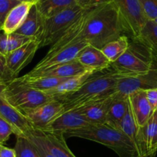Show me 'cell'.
Instances as JSON below:
<instances>
[{
  "mask_svg": "<svg viewBox=\"0 0 157 157\" xmlns=\"http://www.w3.org/2000/svg\"><path fill=\"white\" fill-rule=\"evenodd\" d=\"M124 32L119 13L110 0L88 7L75 22L51 46L46 55H52L80 42L102 49Z\"/></svg>",
  "mask_w": 157,
  "mask_h": 157,
  "instance_id": "cell-1",
  "label": "cell"
},
{
  "mask_svg": "<svg viewBox=\"0 0 157 157\" xmlns=\"http://www.w3.org/2000/svg\"><path fill=\"white\" fill-rule=\"evenodd\" d=\"M93 75L76 91L57 99L63 102V113L82 108L92 102L109 97L115 93L118 79L124 76L114 70L96 76Z\"/></svg>",
  "mask_w": 157,
  "mask_h": 157,
  "instance_id": "cell-2",
  "label": "cell"
},
{
  "mask_svg": "<svg viewBox=\"0 0 157 157\" xmlns=\"http://www.w3.org/2000/svg\"><path fill=\"white\" fill-rule=\"evenodd\" d=\"M66 137H78L96 142L114 151L120 157H139L131 140L120 129L106 124L90 125L82 129L65 132Z\"/></svg>",
  "mask_w": 157,
  "mask_h": 157,
  "instance_id": "cell-3",
  "label": "cell"
},
{
  "mask_svg": "<svg viewBox=\"0 0 157 157\" xmlns=\"http://www.w3.org/2000/svg\"><path fill=\"white\" fill-rule=\"evenodd\" d=\"M4 98L22 113L34 109L55 99L46 92L25 85L17 77L6 84Z\"/></svg>",
  "mask_w": 157,
  "mask_h": 157,
  "instance_id": "cell-4",
  "label": "cell"
},
{
  "mask_svg": "<svg viewBox=\"0 0 157 157\" xmlns=\"http://www.w3.org/2000/svg\"><path fill=\"white\" fill-rule=\"evenodd\" d=\"M154 62L149 51L138 41L133 39L120 59L111 63L110 67L124 76L138 75L148 72L152 68Z\"/></svg>",
  "mask_w": 157,
  "mask_h": 157,
  "instance_id": "cell-5",
  "label": "cell"
},
{
  "mask_svg": "<svg viewBox=\"0 0 157 157\" xmlns=\"http://www.w3.org/2000/svg\"><path fill=\"white\" fill-rule=\"evenodd\" d=\"M86 8L76 5L60 12L52 17L44 19L40 36V48L52 46L75 22Z\"/></svg>",
  "mask_w": 157,
  "mask_h": 157,
  "instance_id": "cell-6",
  "label": "cell"
},
{
  "mask_svg": "<svg viewBox=\"0 0 157 157\" xmlns=\"http://www.w3.org/2000/svg\"><path fill=\"white\" fill-rule=\"evenodd\" d=\"M116 7L124 32L135 39L140 36L147 19L140 0H110Z\"/></svg>",
  "mask_w": 157,
  "mask_h": 157,
  "instance_id": "cell-7",
  "label": "cell"
},
{
  "mask_svg": "<svg viewBox=\"0 0 157 157\" xmlns=\"http://www.w3.org/2000/svg\"><path fill=\"white\" fill-rule=\"evenodd\" d=\"M152 89H157V65L155 63L152 69L144 73L120 77L116 82L115 93L126 97L135 92Z\"/></svg>",
  "mask_w": 157,
  "mask_h": 157,
  "instance_id": "cell-8",
  "label": "cell"
},
{
  "mask_svg": "<svg viewBox=\"0 0 157 157\" xmlns=\"http://www.w3.org/2000/svg\"><path fill=\"white\" fill-rule=\"evenodd\" d=\"M63 113V104L60 100L54 99L34 109L23 114L30 122L34 129L43 131L56 118Z\"/></svg>",
  "mask_w": 157,
  "mask_h": 157,
  "instance_id": "cell-9",
  "label": "cell"
},
{
  "mask_svg": "<svg viewBox=\"0 0 157 157\" xmlns=\"http://www.w3.org/2000/svg\"><path fill=\"white\" fill-rule=\"evenodd\" d=\"M157 152V111L153 112L147 123L139 127L137 153L139 157H151Z\"/></svg>",
  "mask_w": 157,
  "mask_h": 157,
  "instance_id": "cell-10",
  "label": "cell"
},
{
  "mask_svg": "<svg viewBox=\"0 0 157 157\" xmlns=\"http://www.w3.org/2000/svg\"><path fill=\"white\" fill-rule=\"evenodd\" d=\"M25 137L36 140L55 157H76L68 147L64 135L34 129L29 132Z\"/></svg>",
  "mask_w": 157,
  "mask_h": 157,
  "instance_id": "cell-11",
  "label": "cell"
},
{
  "mask_svg": "<svg viewBox=\"0 0 157 157\" xmlns=\"http://www.w3.org/2000/svg\"><path fill=\"white\" fill-rule=\"evenodd\" d=\"M90 124L79 109H74L63 113L56 117L42 132L64 135L69 130L82 129Z\"/></svg>",
  "mask_w": 157,
  "mask_h": 157,
  "instance_id": "cell-12",
  "label": "cell"
},
{
  "mask_svg": "<svg viewBox=\"0 0 157 157\" xmlns=\"http://www.w3.org/2000/svg\"><path fill=\"white\" fill-rule=\"evenodd\" d=\"M39 48L40 41L34 39L19 49L6 55L7 66L15 78L32 61Z\"/></svg>",
  "mask_w": 157,
  "mask_h": 157,
  "instance_id": "cell-13",
  "label": "cell"
},
{
  "mask_svg": "<svg viewBox=\"0 0 157 157\" xmlns=\"http://www.w3.org/2000/svg\"><path fill=\"white\" fill-rule=\"evenodd\" d=\"M0 116L6 120L14 129L16 136H25L34 130L26 116L19 110L9 103L6 99L0 96Z\"/></svg>",
  "mask_w": 157,
  "mask_h": 157,
  "instance_id": "cell-14",
  "label": "cell"
},
{
  "mask_svg": "<svg viewBox=\"0 0 157 157\" xmlns=\"http://www.w3.org/2000/svg\"><path fill=\"white\" fill-rule=\"evenodd\" d=\"M88 46L89 44L86 42H80L67 46L52 55H46L31 71L36 72L76 59L79 53Z\"/></svg>",
  "mask_w": 157,
  "mask_h": 157,
  "instance_id": "cell-15",
  "label": "cell"
},
{
  "mask_svg": "<svg viewBox=\"0 0 157 157\" xmlns=\"http://www.w3.org/2000/svg\"><path fill=\"white\" fill-rule=\"evenodd\" d=\"M88 70H90V69L82 66L77 59H74L67 63L52 66V67L36 71V72L30 71L25 75L29 77L47 76L57 77V78H71L75 75H80Z\"/></svg>",
  "mask_w": 157,
  "mask_h": 157,
  "instance_id": "cell-16",
  "label": "cell"
},
{
  "mask_svg": "<svg viewBox=\"0 0 157 157\" xmlns=\"http://www.w3.org/2000/svg\"><path fill=\"white\" fill-rule=\"evenodd\" d=\"M129 106L132 109L139 127L144 126L153 113L150 106L146 91H138L128 96Z\"/></svg>",
  "mask_w": 157,
  "mask_h": 157,
  "instance_id": "cell-17",
  "label": "cell"
},
{
  "mask_svg": "<svg viewBox=\"0 0 157 157\" xmlns=\"http://www.w3.org/2000/svg\"><path fill=\"white\" fill-rule=\"evenodd\" d=\"M76 59L86 68L93 69L96 72H102L111 66V63L102 50L90 45L79 53Z\"/></svg>",
  "mask_w": 157,
  "mask_h": 157,
  "instance_id": "cell-18",
  "label": "cell"
},
{
  "mask_svg": "<svg viewBox=\"0 0 157 157\" xmlns=\"http://www.w3.org/2000/svg\"><path fill=\"white\" fill-rule=\"evenodd\" d=\"M113 95L114 93L109 97L92 102L77 109L80 110L90 124H106L107 114Z\"/></svg>",
  "mask_w": 157,
  "mask_h": 157,
  "instance_id": "cell-19",
  "label": "cell"
},
{
  "mask_svg": "<svg viewBox=\"0 0 157 157\" xmlns=\"http://www.w3.org/2000/svg\"><path fill=\"white\" fill-rule=\"evenodd\" d=\"M43 22L44 18L40 15L36 8V4H34L25 20L15 33L27 37L37 39L40 41V36L43 29Z\"/></svg>",
  "mask_w": 157,
  "mask_h": 157,
  "instance_id": "cell-20",
  "label": "cell"
},
{
  "mask_svg": "<svg viewBox=\"0 0 157 157\" xmlns=\"http://www.w3.org/2000/svg\"><path fill=\"white\" fill-rule=\"evenodd\" d=\"M96 72H95L94 70L90 69V70L86 71V72H83L80 75L68 78L66 80L62 82L61 84L57 86L55 88L47 90V91H46V93L55 99H59V98L63 97V96H67V95H69L76 91L89 78L94 75Z\"/></svg>",
  "mask_w": 157,
  "mask_h": 157,
  "instance_id": "cell-21",
  "label": "cell"
},
{
  "mask_svg": "<svg viewBox=\"0 0 157 157\" xmlns=\"http://www.w3.org/2000/svg\"><path fill=\"white\" fill-rule=\"evenodd\" d=\"M34 4L32 2H23L13 7L6 18L2 30L7 34L15 33L25 20Z\"/></svg>",
  "mask_w": 157,
  "mask_h": 157,
  "instance_id": "cell-22",
  "label": "cell"
},
{
  "mask_svg": "<svg viewBox=\"0 0 157 157\" xmlns=\"http://www.w3.org/2000/svg\"><path fill=\"white\" fill-rule=\"evenodd\" d=\"M128 105V96L124 97L118 96L114 93L113 99L108 110L106 125L115 129H120V123L127 111Z\"/></svg>",
  "mask_w": 157,
  "mask_h": 157,
  "instance_id": "cell-23",
  "label": "cell"
},
{
  "mask_svg": "<svg viewBox=\"0 0 157 157\" xmlns=\"http://www.w3.org/2000/svg\"><path fill=\"white\" fill-rule=\"evenodd\" d=\"M135 40L147 49L154 63H157V23L147 20L140 36Z\"/></svg>",
  "mask_w": 157,
  "mask_h": 157,
  "instance_id": "cell-24",
  "label": "cell"
},
{
  "mask_svg": "<svg viewBox=\"0 0 157 157\" xmlns=\"http://www.w3.org/2000/svg\"><path fill=\"white\" fill-rule=\"evenodd\" d=\"M76 5V0H37L36 2L38 11L44 19L52 17Z\"/></svg>",
  "mask_w": 157,
  "mask_h": 157,
  "instance_id": "cell-25",
  "label": "cell"
},
{
  "mask_svg": "<svg viewBox=\"0 0 157 157\" xmlns=\"http://www.w3.org/2000/svg\"><path fill=\"white\" fill-rule=\"evenodd\" d=\"M34 39L19 33L7 34L3 30L0 31V53L7 55Z\"/></svg>",
  "mask_w": 157,
  "mask_h": 157,
  "instance_id": "cell-26",
  "label": "cell"
},
{
  "mask_svg": "<svg viewBox=\"0 0 157 157\" xmlns=\"http://www.w3.org/2000/svg\"><path fill=\"white\" fill-rule=\"evenodd\" d=\"M21 82L25 83V85L32 87L36 90L40 91H47V90L53 89L61 84L62 82L66 80L68 78H57V77H29L26 75L18 78Z\"/></svg>",
  "mask_w": 157,
  "mask_h": 157,
  "instance_id": "cell-27",
  "label": "cell"
},
{
  "mask_svg": "<svg viewBox=\"0 0 157 157\" xmlns=\"http://www.w3.org/2000/svg\"><path fill=\"white\" fill-rule=\"evenodd\" d=\"M129 45V42L127 36L122 35L117 39L105 44L101 50L109 61L113 63L122 56L128 49Z\"/></svg>",
  "mask_w": 157,
  "mask_h": 157,
  "instance_id": "cell-28",
  "label": "cell"
},
{
  "mask_svg": "<svg viewBox=\"0 0 157 157\" xmlns=\"http://www.w3.org/2000/svg\"><path fill=\"white\" fill-rule=\"evenodd\" d=\"M120 130L122 131L123 134L131 140L137 151V138H138L139 126L137 125L136 121L132 109L129 106V104L128 105L127 111H126V114H125L124 117H123L121 123H120Z\"/></svg>",
  "mask_w": 157,
  "mask_h": 157,
  "instance_id": "cell-29",
  "label": "cell"
},
{
  "mask_svg": "<svg viewBox=\"0 0 157 157\" xmlns=\"http://www.w3.org/2000/svg\"><path fill=\"white\" fill-rule=\"evenodd\" d=\"M14 149L16 157H41L36 146L25 136H16Z\"/></svg>",
  "mask_w": 157,
  "mask_h": 157,
  "instance_id": "cell-30",
  "label": "cell"
},
{
  "mask_svg": "<svg viewBox=\"0 0 157 157\" xmlns=\"http://www.w3.org/2000/svg\"><path fill=\"white\" fill-rule=\"evenodd\" d=\"M142 9L147 20L157 19V0H140Z\"/></svg>",
  "mask_w": 157,
  "mask_h": 157,
  "instance_id": "cell-31",
  "label": "cell"
},
{
  "mask_svg": "<svg viewBox=\"0 0 157 157\" xmlns=\"http://www.w3.org/2000/svg\"><path fill=\"white\" fill-rule=\"evenodd\" d=\"M14 78L15 77L7 66L6 56L0 53V83L6 85Z\"/></svg>",
  "mask_w": 157,
  "mask_h": 157,
  "instance_id": "cell-32",
  "label": "cell"
},
{
  "mask_svg": "<svg viewBox=\"0 0 157 157\" xmlns=\"http://www.w3.org/2000/svg\"><path fill=\"white\" fill-rule=\"evenodd\" d=\"M19 2L16 0H0V31L2 30L5 19L10 10L18 5Z\"/></svg>",
  "mask_w": 157,
  "mask_h": 157,
  "instance_id": "cell-33",
  "label": "cell"
},
{
  "mask_svg": "<svg viewBox=\"0 0 157 157\" xmlns=\"http://www.w3.org/2000/svg\"><path fill=\"white\" fill-rule=\"evenodd\" d=\"M12 134H15L13 126L0 116V144L3 145L10 139Z\"/></svg>",
  "mask_w": 157,
  "mask_h": 157,
  "instance_id": "cell-34",
  "label": "cell"
},
{
  "mask_svg": "<svg viewBox=\"0 0 157 157\" xmlns=\"http://www.w3.org/2000/svg\"><path fill=\"white\" fill-rule=\"evenodd\" d=\"M146 93L152 111L155 112L157 109V89L146 90Z\"/></svg>",
  "mask_w": 157,
  "mask_h": 157,
  "instance_id": "cell-35",
  "label": "cell"
},
{
  "mask_svg": "<svg viewBox=\"0 0 157 157\" xmlns=\"http://www.w3.org/2000/svg\"><path fill=\"white\" fill-rule=\"evenodd\" d=\"M27 139H29V140L30 141L33 143V144L36 146V148L37 149L38 152H39V154H40V155H41V157H55V156H53L52 154L49 153V152H48V151L46 150V149H45V148L43 147L41 144H39V143H38V142H36V140H32V139H30V138H27Z\"/></svg>",
  "mask_w": 157,
  "mask_h": 157,
  "instance_id": "cell-36",
  "label": "cell"
},
{
  "mask_svg": "<svg viewBox=\"0 0 157 157\" xmlns=\"http://www.w3.org/2000/svg\"><path fill=\"white\" fill-rule=\"evenodd\" d=\"M105 0H76L77 4L82 8H88L96 4L102 2Z\"/></svg>",
  "mask_w": 157,
  "mask_h": 157,
  "instance_id": "cell-37",
  "label": "cell"
},
{
  "mask_svg": "<svg viewBox=\"0 0 157 157\" xmlns=\"http://www.w3.org/2000/svg\"><path fill=\"white\" fill-rule=\"evenodd\" d=\"M0 157H16V151L14 149L2 146L0 150Z\"/></svg>",
  "mask_w": 157,
  "mask_h": 157,
  "instance_id": "cell-38",
  "label": "cell"
},
{
  "mask_svg": "<svg viewBox=\"0 0 157 157\" xmlns=\"http://www.w3.org/2000/svg\"><path fill=\"white\" fill-rule=\"evenodd\" d=\"M6 85H4V84L0 83V96L4 97V91H5V89Z\"/></svg>",
  "mask_w": 157,
  "mask_h": 157,
  "instance_id": "cell-39",
  "label": "cell"
},
{
  "mask_svg": "<svg viewBox=\"0 0 157 157\" xmlns=\"http://www.w3.org/2000/svg\"><path fill=\"white\" fill-rule=\"evenodd\" d=\"M19 2H32V3H35L36 4V1L37 0H16Z\"/></svg>",
  "mask_w": 157,
  "mask_h": 157,
  "instance_id": "cell-40",
  "label": "cell"
},
{
  "mask_svg": "<svg viewBox=\"0 0 157 157\" xmlns=\"http://www.w3.org/2000/svg\"><path fill=\"white\" fill-rule=\"evenodd\" d=\"M2 146H3V145H2V144H0V150H1V149H2Z\"/></svg>",
  "mask_w": 157,
  "mask_h": 157,
  "instance_id": "cell-41",
  "label": "cell"
},
{
  "mask_svg": "<svg viewBox=\"0 0 157 157\" xmlns=\"http://www.w3.org/2000/svg\"><path fill=\"white\" fill-rule=\"evenodd\" d=\"M154 22H155V23H157V19H155V20H154Z\"/></svg>",
  "mask_w": 157,
  "mask_h": 157,
  "instance_id": "cell-42",
  "label": "cell"
},
{
  "mask_svg": "<svg viewBox=\"0 0 157 157\" xmlns=\"http://www.w3.org/2000/svg\"><path fill=\"white\" fill-rule=\"evenodd\" d=\"M156 111H157V109H156Z\"/></svg>",
  "mask_w": 157,
  "mask_h": 157,
  "instance_id": "cell-43",
  "label": "cell"
},
{
  "mask_svg": "<svg viewBox=\"0 0 157 157\" xmlns=\"http://www.w3.org/2000/svg\"><path fill=\"white\" fill-rule=\"evenodd\" d=\"M156 157H157V156H156Z\"/></svg>",
  "mask_w": 157,
  "mask_h": 157,
  "instance_id": "cell-44",
  "label": "cell"
}]
</instances>
